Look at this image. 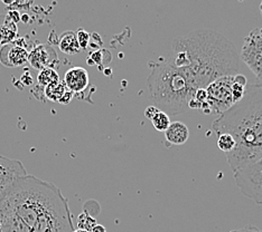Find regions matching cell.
Wrapping results in <instances>:
<instances>
[{"mask_svg":"<svg viewBox=\"0 0 262 232\" xmlns=\"http://www.w3.org/2000/svg\"><path fill=\"white\" fill-rule=\"evenodd\" d=\"M166 59L185 75L195 91L239 70V55L233 44L221 34L206 29L177 37Z\"/></svg>","mask_w":262,"mask_h":232,"instance_id":"cell-1","label":"cell"},{"mask_svg":"<svg viewBox=\"0 0 262 232\" xmlns=\"http://www.w3.org/2000/svg\"><path fill=\"white\" fill-rule=\"evenodd\" d=\"M217 135L228 133L235 146L225 157L233 173L262 158V84L247 88L241 100L212 123Z\"/></svg>","mask_w":262,"mask_h":232,"instance_id":"cell-2","label":"cell"},{"mask_svg":"<svg viewBox=\"0 0 262 232\" xmlns=\"http://www.w3.org/2000/svg\"><path fill=\"white\" fill-rule=\"evenodd\" d=\"M148 65L150 74L147 84L151 102L167 114L176 115L186 111L196 91L185 75L166 58L150 61Z\"/></svg>","mask_w":262,"mask_h":232,"instance_id":"cell-3","label":"cell"},{"mask_svg":"<svg viewBox=\"0 0 262 232\" xmlns=\"http://www.w3.org/2000/svg\"><path fill=\"white\" fill-rule=\"evenodd\" d=\"M234 181L247 198L262 205V158L236 170Z\"/></svg>","mask_w":262,"mask_h":232,"instance_id":"cell-4","label":"cell"},{"mask_svg":"<svg viewBox=\"0 0 262 232\" xmlns=\"http://www.w3.org/2000/svg\"><path fill=\"white\" fill-rule=\"evenodd\" d=\"M239 58L254 74L255 84H262V27L253 29L244 38Z\"/></svg>","mask_w":262,"mask_h":232,"instance_id":"cell-5","label":"cell"},{"mask_svg":"<svg viewBox=\"0 0 262 232\" xmlns=\"http://www.w3.org/2000/svg\"><path fill=\"white\" fill-rule=\"evenodd\" d=\"M234 75L222 76L212 82L206 89L207 102L210 106L211 113H222L228 111L232 105H234L233 96H232V84H233Z\"/></svg>","mask_w":262,"mask_h":232,"instance_id":"cell-6","label":"cell"},{"mask_svg":"<svg viewBox=\"0 0 262 232\" xmlns=\"http://www.w3.org/2000/svg\"><path fill=\"white\" fill-rule=\"evenodd\" d=\"M0 232H33L5 196L0 199Z\"/></svg>","mask_w":262,"mask_h":232,"instance_id":"cell-7","label":"cell"},{"mask_svg":"<svg viewBox=\"0 0 262 232\" xmlns=\"http://www.w3.org/2000/svg\"><path fill=\"white\" fill-rule=\"evenodd\" d=\"M26 174L25 166L20 161L0 156V199L15 180Z\"/></svg>","mask_w":262,"mask_h":232,"instance_id":"cell-8","label":"cell"},{"mask_svg":"<svg viewBox=\"0 0 262 232\" xmlns=\"http://www.w3.org/2000/svg\"><path fill=\"white\" fill-rule=\"evenodd\" d=\"M58 62V57L51 45H37L28 53V63L35 69L53 68Z\"/></svg>","mask_w":262,"mask_h":232,"instance_id":"cell-9","label":"cell"},{"mask_svg":"<svg viewBox=\"0 0 262 232\" xmlns=\"http://www.w3.org/2000/svg\"><path fill=\"white\" fill-rule=\"evenodd\" d=\"M0 62L7 67H19L28 62V51L18 43L4 45L0 49Z\"/></svg>","mask_w":262,"mask_h":232,"instance_id":"cell-10","label":"cell"},{"mask_svg":"<svg viewBox=\"0 0 262 232\" xmlns=\"http://www.w3.org/2000/svg\"><path fill=\"white\" fill-rule=\"evenodd\" d=\"M63 82L69 91L73 93H82L90 84V79H89V73L85 68L72 67L65 73Z\"/></svg>","mask_w":262,"mask_h":232,"instance_id":"cell-11","label":"cell"},{"mask_svg":"<svg viewBox=\"0 0 262 232\" xmlns=\"http://www.w3.org/2000/svg\"><path fill=\"white\" fill-rule=\"evenodd\" d=\"M165 139L170 145H183L189 139V130L183 122H172L165 131Z\"/></svg>","mask_w":262,"mask_h":232,"instance_id":"cell-12","label":"cell"},{"mask_svg":"<svg viewBox=\"0 0 262 232\" xmlns=\"http://www.w3.org/2000/svg\"><path fill=\"white\" fill-rule=\"evenodd\" d=\"M58 47L62 53L67 55H74L80 51V45L77 43L76 34L74 32L68 31L61 35V38L58 41Z\"/></svg>","mask_w":262,"mask_h":232,"instance_id":"cell-13","label":"cell"},{"mask_svg":"<svg viewBox=\"0 0 262 232\" xmlns=\"http://www.w3.org/2000/svg\"><path fill=\"white\" fill-rule=\"evenodd\" d=\"M17 35L16 23L11 21L7 17L5 21L0 25V44L3 46L10 44Z\"/></svg>","mask_w":262,"mask_h":232,"instance_id":"cell-14","label":"cell"},{"mask_svg":"<svg viewBox=\"0 0 262 232\" xmlns=\"http://www.w3.org/2000/svg\"><path fill=\"white\" fill-rule=\"evenodd\" d=\"M67 91H68V87L65 86L64 82L58 81L56 83H53V84L47 85L44 88V95L49 100L58 103L59 99L62 98V96Z\"/></svg>","mask_w":262,"mask_h":232,"instance_id":"cell-15","label":"cell"},{"mask_svg":"<svg viewBox=\"0 0 262 232\" xmlns=\"http://www.w3.org/2000/svg\"><path fill=\"white\" fill-rule=\"evenodd\" d=\"M150 121L154 125V127L156 128L158 132H165L166 130L168 128L170 125V120H169V115L167 113H165L162 110H157L156 113L150 117Z\"/></svg>","mask_w":262,"mask_h":232,"instance_id":"cell-16","label":"cell"},{"mask_svg":"<svg viewBox=\"0 0 262 232\" xmlns=\"http://www.w3.org/2000/svg\"><path fill=\"white\" fill-rule=\"evenodd\" d=\"M37 81H38V85L45 88L47 85L58 82L59 76L54 68H45L39 71V74L37 76Z\"/></svg>","mask_w":262,"mask_h":232,"instance_id":"cell-17","label":"cell"},{"mask_svg":"<svg viewBox=\"0 0 262 232\" xmlns=\"http://www.w3.org/2000/svg\"><path fill=\"white\" fill-rule=\"evenodd\" d=\"M98 222H97V220H95V218L86 210L83 211L79 216V218H77V229L85 230L88 232H90V230Z\"/></svg>","mask_w":262,"mask_h":232,"instance_id":"cell-18","label":"cell"},{"mask_svg":"<svg viewBox=\"0 0 262 232\" xmlns=\"http://www.w3.org/2000/svg\"><path fill=\"white\" fill-rule=\"evenodd\" d=\"M217 147L224 152L225 154L231 152L235 146V141L232 136L228 133H223L217 135V141H216Z\"/></svg>","mask_w":262,"mask_h":232,"instance_id":"cell-19","label":"cell"},{"mask_svg":"<svg viewBox=\"0 0 262 232\" xmlns=\"http://www.w3.org/2000/svg\"><path fill=\"white\" fill-rule=\"evenodd\" d=\"M76 38H77V43L80 45V48L82 49H86L88 46L90 45L91 35L88 32L83 31V29H79V32L76 33Z\"/></svg>","mask_w":262,"mask_h":232,"instance_id":"cell-20","label":"cell"},{"mask_svg":"<svg viewBox=\"0 0 262 232\" xmlns=\"http://www.w3.org/2000/svg\"><path fill=\"white\" fill-rule=\"evenodd\" d=\"M73 97H74V93H73V92H71V91H69V89H68V91L65 92V94H64L63 96H62V98L59 99V102H58V103L67 105V104H69V103L71 102V100L73 99Z\"/></svg>","mask_w":262,"mask_h":232,"instance_id":"cell-21","label":"cell"},{"mask_svg":"<svg viewBox=\"0 0 262 232\" xmlns=\"http://www.w3.org/2000/svg\"><path fill=\"white\" fill-rule=\"evenodd\" d=\"M230 232H262V230L258 229L257 227H253V225H247V227H244V228L232 230Z\"/></svg>","mask_w":262,"mask_h":232,"instance_id":"cell-22","label":"cell"},{"mask_svg":"<svg viewBox=\"0 0 262 232\" xmlns=\"http://www.w3.org/2000/svg\"><path fill=\"white\" fill-rule=\"evenodd\" d=\"M158 109L156 106H149V107H147L146 109V111H145V115H146V117L147 118H149L150 120V117L155 114V113H156V111H157Z\"/></svg>","mask_w":262,"mask_h":232,"instance_id":"cell-23","label":"cell"},{"mask_svg":"<svg viewBox=\"0 0 262 232\" xmlns=\"http://www.w3.org/2000/svg\"><path fill=\"white\" fill-rule=\"evenodd\" d=\"M90 232H106L105 228L103 227V225H101L99 223H97L94 225V227L90 230Z\"/></svg>","mask_w":262,"mask_h":232,"instance_id":"cell-24","label":"cell"},{"mask_svg":"<svg viewBox=\"0 0 262 232\" xmlns=\"http://www.w3.org/2000/svg\"><path fill=\"white\" fill-rule=\"evenodd\" d=\"M2 2L5 4V5H7V6H9V5H11L14 3V0H2Z\"/></svg>","mask_w":262,"mask_h":232,"instance_id":"cell-25","label":"cell"},{"mask_svg":"<svg viewBox=\"0 0 262 232\" xmlns=\"http://www.w3.org/2000/svg\"><path fill=\"white\" fill-rule=\"evenodd\" d=\"M72 232H88L85 230H82V229H76V230H73Z\"/></svg>","mask_w":262,"mask_h":232,"instance_id":"cell-26","label":"cell"},{"mask_svg":"<svg viewBox=\"0 0 262 232\" xmlns=\"http://www.w3.org/2000/svg\"><path fill=\"white\" fill-rule=\"evenodd\" d=\"M260 13L262 15V0H261V4H260Z\"/></svg>","mask_w":262,"mask_h":232,"instance_id":"cell-27","label":"cell"}]
</instances>
